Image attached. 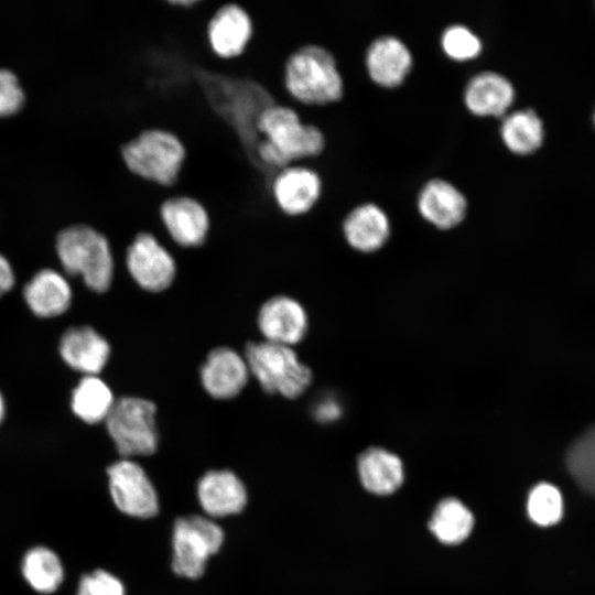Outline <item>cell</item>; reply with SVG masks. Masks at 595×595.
<instances>
[{
  "label": "cell",
  "instance_id": "cell-17",
  "mask_svg": "<svg viewBox=\"0 0 595 595\" xmlns=\"http://www.w3.org/2000/svg\"><path fill=\"white\" fill-rule=\"evenodd\" d=\"M60 355L68 367L84 376H98L108 363L110 346L93 327H73L61 338Z\"/></svg>",
  "mask_w": 595,
  "mask_h": 595
},
{
  "label": "cell",
  "instance_id": "cell-7",
  "mask_svg": "<svg viewBox=\"0 0 595 595\" xmlns=\"http://www.w3.org/2000/svg\"><path fill=\"white\" fill-rule=\"evenodd\" d=\"M224 541L221 528L202 516L178 518L173 528V571L183 577L197 578L210 555Z\"/></svg>",
  "mask_w": 595,
  "mask_h": 595
},
{
  "label": "cell",
  "instance_id": "cell-27",
  "mask_svg": "<svg viewBox=\"0 0 595 595\" xmlns=\"http://www.w3.org/2000/svg\"><path fill=\"white\" fill-rule=\"evenodd\" d=\"M526 512L529 520L539 527H551L563 517V498L556 486L538 483L528 493Z\"/></svg>",
  "mask_w": 595,
  "mask_h": 595
},
{
  "label": "cell",
  "instance_id": "cell-35",
  "mask_svg": "<svg viewBox=\"0 0 595 595\" xmlns=\"http://www.w3.org/2000/svg\"><path fill=\"white\" fill-rule=\"evenodd\" d=\"M594 121H595V116H594Z\"/></svg>",
  "mask_w": 595,
  "mask_h": 595
},
{
  "label": "cell",
  "instance_id": "cell-3",
  "mask_svg": "<svg viewBox=\"0 0 595 595\" xmlns=\"http://www.w3.org/2000/svg\"><path fill=\"white\" fill-rule=\"evenodd\" d=\"M56 253L65 271L79 275L94 292H106L112 282L115 260L108 237L99 229L77 224L56 238Z\"/></svg>",
  "mask_w": 595,
  "mask_h": 595
},
{
  "label": "cell",
  "instance_id": "cell-11",
  "mask_svg": "<svg viewBox=\"0 0 595 595\" xmlns=\"http://www.w3.org/2000/svg\"><path fill=\"white\" fill-rule=\"evenodd\" d=\"M356 475L363 490L377 498L398 494L407 480L402 458L381 446H369L359 453L356 458Z\"/></svg>",
  "mask_w": 595,
  "mask_h": 595
},
{
  "label": "cell",
  "instance_id": "cell-8",
  "mask_svg": "<svg viewBox=\"0 0 595 595\" xmlns=\"http://www.w3.org/2000/svg\"><path fill=\"white\" fill-rule=\"evenodd\" d=\"M125 261L134 282L148 292H162L176 275L173 252L150 231H139L126 246Z\"/></svg>",
  "mask_w": 595,
  "mask_h": 595
},
{
  "label": "cell",
  "instance_id": "cell-2",
  "mask_svg": "<svg viewBox=\"0 0 595 595\" xmlns=\"http://www.w3.org/2000/svg\"><path fill=\"white\" fill-rule=\"evenodd\" d=\"M284 87L298 104L328 106L342 99L344 82L331 50L306 44L294 51L284 66Z\"/></svg>",
  "mask_w": 595,
  "mask_h": 595
},
{
  "label": "cell",
  "instance_id": "cell-26",
  "mask_svg": "<svg viewBox=\"0 0 595 595\" xmlns=\"http://www.w3.org/2000/svg\"><path fill=\"white\" fill-rule=\"evenodd\" d=\"M501 138L506 147L517 154H529L540 148L543 142V125L531 109L518 110L505 117Z\"/></svg>",
  "mask_w": 595,
  "mask_h": 595
},
{
  "label": "cell",
  "instance_id": "cell-19",
  "mask_svg": "<svg viewBox=\"0 0 595 595\" xmlns=\"http://www.w3.org/2000/svg\"><path fill=\"white\" fill-rule=\"evenodd\" d=\"M370 78L378 85L392 88L403 83L412 67V56L403 42L394 36L375 40L366 53Z\"/></svg>",
  "mask_w": 595,
  "mask_h": 595
},
{
  "label": "cell",
  "instance_id": "cell-21",
  "mask_svg": "<svg viewBox=\"0 0 595 595\" xmlns=\"http://www.w3.org/2000/svg\"><path fill=\"white\" fill-rule=\"evenodd\" d=\"M515 89L496 72H482L470 78L464 93L467 109L476 116H502L511 106Z\"/></svg>",
  "mask_w": 595,
  "mask_h": 595
},
{
  "label": "cell",
  "instance_id": "cell-31",
  "mask_svg": "<svg viewBox=\"0 0 595 595\" xmlns=\"http://www.w3.org/2000/svg\"><path fill=\"white\" fill-rule=\"evenodd\" d=\"M24 104V91L17 75L0 68V117L17 113Z\"/></svg>",
  "mask_w": 595,
  "mask_h": 595
},
{
  "label": "cell",
  "instance_id": "cell-10",
  "mask_svg": "<svg viewBox=\"0 0 595 595\" xmlns=\"http://www.w3.org/2000/svg\"><path fill=\"white\" fill-rule=\"evenodd\" d=\"M160 217L170 240L181 249H196L207 239L210 221L206 208L188 196H173L160 207Z\"/></svg>",
  "mask_w": 595,
  "mask_h": 595
},
{
  "label": "cell",
  "instance_id": "cell-30",
  "mask_svg": "<svg viewBox=\"0 0 595 595\" xmlns=\"http://www.w3.org/2000/svg\"><path fill=\"white\" fill-rule=\"evenodd\" d=\"M75 595H126V589L118 576L97 567L79 577Z\"/></svg>",
  "mask_w": 595,
  "mask_h": 595
},
{
  "label": "cell",
  "instance_id": "cell-22",
  "mask_svg": "<svg viewBox=\"0 0 595 595\" xmlns=\"http://www.w3.org/2000/svg\"><path fill=\"white\" fill-rule=\"evenodd\" d=\"M24 300L39 317H55L66 312L72 302V289L63 274L53 269H42L28 282Z\"/></svg>",
  "mask_w": 595,
  "mask_h": 595
},
{
  "label": "cell",
  "instance_id": "cell-9",
  "mask_svg": "<svg viewBox=\"0 0 595 595\" xmlns=\"http://www.w3.org/2000/svg\"><path fill=\"white\" fill-rule=\"evenodd\" d=\"M106 474L109 496L119 511L136 518H150L158 512L156 491L138 463L121 458L110 464Z\"/></svg>",
  "mask_w": 595,
  "mask_h": 595
},
{
  "label": "cell",
  "instance_id": "cell-18",
  "mask_svg": "<svg viewBox=\"0 0 595 595\" xmlns=\"http://www.w3.org/2000/svg\"><path fill=\"white\" fill-rule=\"evenodd\" d=\"M418 208L422 217L439 229H451L465 218L467 201L453 184L435 178L421 190Z\"/></svg>",
  "mask_w": 595,
  "mask_h": 595
},
{
  "label": "cell",
  "instance_id": "cell-29",
  "mask_svg": "<svg viewBox=\"0 0 595 595\" xmlns=\"http://www.w3.org/2000/svg\"><path fill=\"white\" fill-rule=\"evenodd\" d=\"M442 47L448 57L455 61H467L480 53L482 42L468 28L457 24L444 31Z\"/></svg>",
  "mask_w": 595,
  "mask_h": 595
},
{
  "label": "cell",
  "instance_id": "cell-32",
  "mask_svg": "<svg viewBox=\"0 0 595 595\" xmlns=\"http://www.w3.org/2000/svg\"><path fill=\"white\" fill-rule=\"evenodd\" d=\"M314 415L320 422H332L340 415V408L335 401L325 399L316 405Z\"/></svg>",
  "mask_w": 595,
  "mask_h": 595
},
{
  "label": "cell",
  "instance_id": "cell-16",
  "mask_svg": "<svg viewBox=\"0 0 595 595\" xmlns=\"http://www.w3.org/2000/svg\"><path fill=\"white\" fill-rule=\"evenodd\" d=\"M251 35V19L235 0H224L207 24L209 46L221 58L239 56L248 45Z\"/></svg>",
  "mask_w": 595,
  "mask_h": 595
},
{
  "label": "cell",
  "instance_id": "cell-25",
  "mask_svg": "<svg viewBox=\"0 0 595 595\" xmlns=\"http://www.w3.org/2000/svg\"><path fill=\"white\" fill-rule=\"evenodd\" d=\"M115 402L110 387L98 376H84L71 397L73 413L87 424L105 422Z\"/></svg>",
  "mask_w": 595,
  "mask_h": 595
},
{
  "label": "cell",
  "instance_id": "cell-6",
  "mask_svg": "<svg viewBox=\"0 0 595 595\" xmlns=\"http://www.w3.org/2000/svg\"><path fill=\"white\" fill-rule=\"evenodd\" d=\"M155 404L139 397L116 400L105 424L118 454L122 458L151 455L158 447Z\"/></svg>",
  "mask_w": 595,
  "mask_h": 595
},
{
  "label": "cell",
  "instance_id": "cell-23",
  "mask_svg": "<svg viewBox=\"0 0 595 595\" xmlns=\"http://www.w3.org/2000/svg\"><path fill=\"white\" fill-rule=\"evenodd\" d=\"M343 231L348 245L360 252L379 250L390 236V223L375 204L360 205L346 216Z\"/></svg>",
  "mask_w": 595,
  "mask_h": 595
},
{
  "label": "cell",
  "instance_id": "cell-20",
  "mask_svg": "<svg viewBox=\"0 0 595 595\" xmlns=\"http://www.w3.org/2000/svg\"><path fill=\"white\" fill-rule=\"evenodd\" d=\"M197 496L202 508L210 517L240 512L247 502L241 480L229 470H210L198 482Z\"/></svg>",
  "mask_w": 595,
  "mask_h": 595
},
{
  "label": "cell",
  "instance_id": "cell-33",
  "mask_svg": "<svg viewBox=\"0 0 595 595\" xmlns=\"http://www.w3.org/2000/svg\"><path fill=\"white\" fill-rule=\"evenodd\" d=\"M14 284V272L8 259L0 255V298L8 293Z\"/></svg>",
  "mask_w": 595,
  "mask_h": 595
},
{
  "label": "cell",
  "instance_id": "cell-4",
  "mask_svg": "<svg viewBox=\"0 0 595 595\" xmlns=\"http://www.w3.org/2000/svg\"><path fill=\"white\" fill-rule=\"evenodd\" d=\"M245 358L250 375L270 394L295 399L302 396L312 382L311 369L301 363L289 346L267 340L248 343Z\"/></svg>",
  "mask_w": 595,
  "mask_h": 595
},
{
  "label": "cell",
  "instance_id": "cell-12",
  "mask_svg": "<svg viewBox=\"0 0 595 595\" xmlns=\"http://www.w3.org/2000/svg\"><path fill=\"white\" fill-rule=\"evenodd\" d=\"M271 190L282 213L298 217L310 213L320 201L322 180L313 169L292 164L275 174Z\"/></svg>",
  "mask_w": 595,
  "mask_h": 595
},
{
  "label": "cell",
  "instance_id": "cell-24",
  "mask_svg": "<svg viewBox=\"0 0 595 595\" xmlns=\"http://www.w3.org/2000/svg\"><path fill=\"white\" fill-rule=\"evenodd\" d=\"M20 572L26 585L41 595L55 593L65 580L61 558L45 545L32 547L23 554Z\"/></svg>",
  "mask_w": 595,
  "mask_h": 595
},
{
  "label": "cell",
  "instance_id": "cell-34",
  "mask_svg": "<svg viewBox=\"0 0 595 595\" xmlns=\"http://www.w3.org/2000/svg\"><path fill=\"white\" fill-rule=\"evenodd\" d=\"M4 412H6V404H4L3 397L0 392V423L2 422L4 418Z\"/></svg>",
  "mask_w": 595,
  "mask_h": 595
},
{
  "label": "cell",
  "instance_id": "cell-1",
  "mask_svg": "<svg viewBox=\"0 0 595 595\" xmlns=\"http://www.w3.org/2000/svg\"><path fill=\"white\" fill-rule=\"evenodd\" d=\"M257 128L262 136L257 154L277 170L317 158L325 149L323 131L312 123H304L289 106L274 104L266 108Z\"/></svg>",
  "mask_w": 595,
  "mask_h": 595
},
{
  "label": "cell",
  "instance_id": "cell-13",
  "mask_svg": "<svg viewBox=\"0 0 595 595\" xmlns=\"http://www.w3.org/2000/svg\"><path fill=\"white\" fill-rule=\"evenodd\" d=\"M257 324L264 340L289 347L300 343L309 329L304 307L286 295L267 300L259 310Z\"/></svg>",
  "mask_w": 595,
  "mask_h": 595
},
{
  "label": "cell",
  "instance_id": "cell-15",
  "mask_svg": "<svg viewBox=\"0 0 595 595\" xmlns=\"http://www.w3.org/2000/svg\"><path fill=\"white\" fill-rule=\"evenodd\" d=\"M477 519L474 510L462 498L447 495L432 507L426 530L435 542L445 548L465 544L474 534Z\"/></svg>",
  "mask_w": 595,
  "mask_h": 595
},
{
  "label": "cell",
  "instance_id": "cell-5",
  "mask_svg": "<svg viewBox=\"0 0 595 595\" xmlns=\"http://www.w3.org/2000/svg\"><path fill=\"white\" fill-rule=\"evenodd\" d=\"M120 153L127 169L145 181L171 186L185 159V149L173 133L148 129L122 144Z\"/></svg>",
  "mask_w": 595,
  "mask_h": 595
},
{
  "label": "cell",
  "instance_id": "cell-28",
  "mask_svg": "<svg viewBox=\"0 0 595 595\" xmlns=\"http://www.w3.org/2000/svg\"><path fill=\"white\" fill-rule=\"evenodd\" d=\"M566 466L575 482L595 495V425L573 442L566 454Z\"/></svg>",
  "mask_w": 595,
  "mask_h": 595
},
{
  "label": "cell",
  "instance_id": "cell-14",
  "mask_svg": "<svg viewBox=\"0 0 595 595\" xmlns=\"http://www.w3.org/2000/svg\"><path fill=\"white\" fill-rule=\"evenodd\" d=\"M249 375L245 356L230 347L210 350L199 370L204 390L218 400L237 397L246 387Z\"/></svg>",
  "mask_w": 595,
  "mask_h": 595
}]
</instances>
